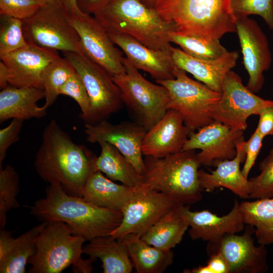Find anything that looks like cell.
<instances>
[{"mask_svg":"<svg viewBox=\"0 0 273 273\" xmlns=\"http://www.w3.org/2000/svg\"><path fill=\"white\" fill-rule=\"evenodd\" d=\"M257 115L259 119L256 130L263 138L273 134V105L262 108Z\"/></svg>","mask_w":273,"mask_h":273,"instance_id":"b9f144b4","label":"cell"},{"mask_svg":"<svg viewBox=\"0 0 273 273\" xmlns=\"http://www.w3.org/2000/svg\"><path fill=\"white\" fill-rule=\"evenodd\" d=\"M231 8L237 19L258 15L273 30V0H231Z\"/></svg>","mask_w":273,"mask_h":273,"instance_id":"8d00e7d4","label":"cell"},{"mask_svg":"<svg viewBox=\"0 0 273 273\" xmlns=\"http://www.w3.org/2000/svg\"><path fill=\"white\" fill-rule=\"evenodd\" d=\"M1 16L0 56L27 45L22 20L8 16Z\"/></svg>","mask_w":273,"mask_h":273,"instance_id":"e575fe53","label":"cell"},{"mask_svg":"<svg viewBox=\"0 0 273 273\" xmlns=\"http://www.w3.org/2000/svg\"><path fill=\"white\" fill-rule=\"evenodd\" d=\"M97 156L85 146L74 143L55 120L43 129L34 166L49 184H59L68 194L81 197L89 176L95 171Z\"/></svg>","mask_w":273,"mask_h":273,"instance_id":"6da1fadb","label":"cell"},{"mask_svg":"<svg viewBox=\"0 0 273 273\" xmlns=\"http://www.w3.org/2000/svg\"><path fill=\"white\" fill-rule=\"evenodd\" d=\"M177 207L154 224L141 238L148 244L164 250H171L178 244L189 226L177 211Z\"/></svg>","mask_w":273,"mask_h":273,"instance_id":"f546056e","label":"cell"},{"mask_svg":"<svg viewBox=\"0 0 273 273\" xmlns=\"http://www.w3.org/2000/svg\"><path fill=\"white\" fill-rule=\"evenodd\" d=\"M142 1L148 5L153 7V4L155 0H142Z\"/></svg>","mask_w":273,"mask_h":273,"instance_id":"c3c4849f","label":"cell"},{"mask_svg":"<svg viewBox=\"0 0 273 273\" xmlns=\"http://www.w3.org/2000/svg\"><path fill=\"white\" fill-rule=\"evenodd\" d=\"M191 132L181 115L168 110L163 117L148 129L143 140L144 156L162 158L181 151Z\"/></svg>","mask_w":273,"mask_h":273,"instance_id":"ffe728a7","label":"cell"},{"mask_svg":"<svg viewBox=\"0 0 273 273\" xmlns=\"http://www.w3.org/2000/svg\"><path fill=\"white\" fill-rule=\"evenodd\" d=\"M47 221L33 226L17 238L10 231H0V272L25 273L29 259L35 253L37 236Z\"/></svg>","mask_w":273,"mask_h":273,"instance_id":"cb8c5ba5","label":"cell"},{"mask_svg":"<svg viewBox=\"0 0 273 273\" xmlns=\"http://www.w3.org/2000/svg\"><path fill=\"white\" fill-rule=\"evenodd\" d=\"M45 97L43 88L33 86L18 87L9 84L0 92V123L10 119L23 121L42 118L47 110L37 102Z\"/></svg>","mask_w":273,"mask_h":273,"instance_id":"d4e9b609","label":"cell"},{"mask_svg":"<svg viewBox=\"0 0 273 273\" xmlns=\"http://www.w3.org/2000/svg\"><path fill=\"white\" fill-rule=\"evenodd\" d=\"M240 210L244 223L255 228L257 242L273 244V197L242 202Z\"/></svg>","mask_w":273,"mask_h":273,"instance_id":"4dcf8cb0","label":"cell"},{"mask_svg":"<svg viewBox=\"0 0 273 273\" xmlns=\"http://www.w3.org/2000/svg\"><path fill=\"white\" fill-rule=\"evenodd\" d=\"M83 238L74 235L64 222L52 220L40 232L36 240V251L30 258L29 273H60L70 265L77 273H90L92 259L81 257Z\"/></svg>","mask_w":273,"mask_h":273,"instance_id":"8992f818","label":"cell"},{"mask_svg":"<svg viewBox=\"0 0 273 273\" xmlns=\"http://www.w3.org/2000/svg\"><path fill=\"white\" fill-rule=\"evenodd\" d=\"M236 32L243 64L249 75L246 86L253 93H257L264 82L263 72L272 62L267 38L257 22L248 17L237 19Z\"/></svg>","mask_w":273,"mask_h":273,"instance_id":"2e32d148","label":"cell"},{"mask_svg":"<svg viewBox=\"0 0 273 273\" xmlns=\"http://www.w3.org/2000/svg\"><path fill=\"white\" fill-rule=\"evenodd\" d=\"M99 144L101 151L96 159V170L113 181H119L128 187H138L142 176L130 162L113 145L106 142Z\"/></svg>","mask_w":273,"mask_h":273,"instance_id":"f1b7e54d","label":"cell"},{"mask_svg":"<svg viewBox=\"0 0 273 273\" xmlns=\"http://www.w3.org/2000/svg\"><path fill=\"white\" fill-rule=\"evenodd\" d=\"M260 173L249 180L250 198L273 197V148L260 163Z\"/></svg>","mask_w":273,"mask_h":273,"instance_id":"d590c367","label":"cell"},{"mask_svg":"<svg viewBox=\"0 0 273 273\" xmlns=\"http://www.w3.org/2000/svg\"><path fill=\"white\" fill-rule=\"evenodd\" d=\"M28 207L30 214L41 221L64 222L74 235L88 241L110 235L122 218V212L101 207L82 197L68 194L58 184H50L45 197Z\"/></svg>","mask_w":273,"mask_h":273,"instance_id":"7a4b0ae2","label":"cell"},{"mask_svg":"<svg viewBox=\"0 0 273 273\" xmlns=\"http://www.w3.org/2000/svg\"><path fill=\"white\" fill-rule=\"evenodd\" d=\"M145 170L136 188L164 193L182 205L200 201L204 191L198 178L201 165L195 150L180 151L162 158L145 156Z\"/></svg>","mask_w":273,"mask_h":273,"instance_id":"277c9868","label":"cell"},{"mask_svg":"<svg viewBox=\"0 0 273 273\" xmlns=\"http://www.w3.org/2000/svg\"><path fill=\"white\" fill-rule=\"evenodd\" d=\"M81 77L87 90L90 109L83 120L95 124L118 111L122 103L121 93L112 76L83 53L63 52Z\"/></svg>","mask_w":273,"mask_h":273,"instance_id":"30bf717a","label":"cell"},{"mask_svg":"<svg viewBox=\"0 0 273 273\" xmlns=\"http://www.w3.org/2000/svg\"><path fill=\"white\" fill-rule=\"evenodd\" d=\"M111 0H77L79 10L84 14H95L104 8Z\"/></svg>","mask_w":273,"mask_h":273,"instance_id":"7bdbcfd3","label":"cell"},{"mask_svg":"<svg viewBox=\"0 0 273 273\" xmlns=\"http://www.w3.org/2000/svg\"><path fill=\"white\" fill-rule=\"evenodd\" d=\"M94 16L108 33L129 35L155 50L170 51V34L177 30L142 0H111Z\"/></svg>","mask_w":273,"mask_h":273,"instance_id":"3957f363","label":"cell"},{"mask_svg":"<svg viewBox=\"0 0 273 273\" xmlns=\"http://www.w3.org/2000/svg\"><path fill=\"white\" fill-rule=\"evenodd\" d=\"M83 247V252L94 262L99 258L104 273H130L133 268L123 242L110 235L90 240Z\"/></svg>","mask_w":273,"mask_h":273,"instance_id":"83f0119b","label":"cell"},{"mask_svg":"<svg viewBox=\"0 0 273 273\" xmlns=\"http://www.w3.org/2000/svg\"><path fill=\"white\" fill-rule=\"evenodd\" d=\"M243 131L213 121L191 133L181 151L200 149L197 156L201 165L215 166L218 162L236 156V144L244 139Z\"/></svg>","mask_w":273,"mask_h":273,"instance_id":"e0dca14e","label":"cell"},{"mask_svg":"<svg viewBox=\"0 0 273 273\" xmlns=\"http://www.w3.org/2000/svg\"><path fill=\"white\" fill-rule=\"evenodd\" d=\"M40 7H47L63 3V0H35Z\"/></svg>","mask_w":273,"mask_h":273,"instance_id":"7dc6e473","label":"cell"},{"mask_svg":"<svg viewBox=\"0 0 273 273\" xmlns=\"http://www.w3.org/2000/svg\"><path fill=\"white\" fill-rule=\"evenodd\" d=\"M177 209L188 222L190 227L189 235L192 240L213 241L225 235L237 234L244 229L240 203L237 200L231 211L222 216L208 210L192 211L187 205L180 204Z\"/></svg>","mask_w":273,"mask_h":273,"instance_id":"d6986e66","label":"cell"},{"mask_svg":"<svg viewBox=\"0 0 273 273\" xmlns=\"http://www.w3.org/2000/svg\"><path fill=\"white\" fill-rule=\"evenodd\" d=\"M59 94L72 98L81 110L80 117L83 120L90 109V102L85 85L76 71L74 72L61 87Z\"/></svg>","mask_w":273,"mask_h":273,"instance_id":"74e56055","label":"cell"},{"mask_svg":"<svg viewBox=\"0 0 273 273\" xmlns=\"http://www.w3.org/2000/svg\"><path fill=\"white\" fill-rule=\"evenodd\" d=\"M174 78L156 80L168 92L167 110L177 112L191 133L206 126L213 120L211 110L221 98V93L189 77L184 70L175 67Z\"/></svg>","mask_w":273,"mask_h":273,"instance_id":"52a82bcc","label":"cell"},{"mask_svg":"<svg viewBox=\"0 0 273 273\" xmlns=\"http://www.w3.org/2000/svg\"><path fill=\"white\" fill-rule=\"evenodd\" d=\"M171 52L176 67L190 73L212 90L220 93L225 76L236 66L239 58V53L235 51H228L213 59L195 58L173 47Z\"/></svg>","mask_w":273,"mask_h":273,"instance_id":"7402d4cb","label":"cell"},{"mask_svg":"<svg viewBox=\"0 0 273 273\" xmlns=\"http://www.w3.org/2000/svg\"><path fill=\"white\" fill-rule=\"evenodd\" d=\"M121 240L137 273H162L173 263L171 250L154 247L144 241L140 236L128 235Z\"/></svg>","mask_w":273,"mask_h":273,"instance_id":"4316f807","label":"cell"},{"mask_svg":"<svg viewBox=\"0 0 273 273\" xmlns=\"http://www.w3.org/2000/svg\"><path fill=\"white\" fill-rule=\"evenodd\" d=\"M147 130L140 124L123 122L117 124L106 119L95 124H85L86 141L90 143L106 142L114 146L143 175L145 170L142 144Z\"/></svg>","mask_w":273,"mask_h":273,"instance_id":"9a60e30c","label":"cell"},{"mask_svg":"<svg viewBox=\"0 0 273 273\" xmlns=\"http://www.w3.org/2000/svg\"><path fill=\"white\" fill-rule=\"evenodd\" d=\"M9 70L4 62H0V87L2 89L9 85L10 78Z\"/></svg>","mask_w":273,"mask_h":273,"instance_id":"f6af8a7d","label":"cell"},{"mask_svg":"<svg viewBox=\"0 0 273 273\" xmlns=\"http://www.w3.org/2000/svg\"><path fill=\"white\" fill-rule=\"evenodd\" d=\"M71 15L63 3L40 7L31 17L22 20L26 41L57 51L82 53Z\"/></svg>","mask_w":273,"mask_h":273,"instance_id":"9c48e42d","label":"cell"},{"mask_svg":"<svg viewBox=\"0 0 273 273\" xmlns=\"http://www.w3.org/2000/svg\"><path fill=\"white\" fill-rule=\"evenodd\" d=\"M244 142L243 139L237 143V154L233 159L218 162L216 169L211 173L199 170L198 178L204 191L210 193L217 188L222 187L242 198H250L249 180L240 169V164L245 161L246 158Z\"/></svg>","mask_w":273,"mask_h":273,"instance_id":"603a6c76","label":"cell"},{"mask_svg":"<svg viewBox=\"0 0 273 273\" xmlns=\"http://www.w3.org/2000/svg\"><path fill=\"white\" fill-rule=\"evenodd\" d=\"M179 205L164 193L135 188L134 194L122 210L120 224L110 235L117 239L128 235L141 237L157 221Z\"/></svg>","mask_w":273,"mask_h":273,"instance_id":"7c38bea8","label":"cell"},{"mask_svg":"<svg viewBox=\"0 0 273 273\" xmlns=\"http://www.w3.org/2000/svg\"><path fill=\"white\" fill-rule=\"evenodd\" d=\"M40 8L35 0H0V15L22 20L31 17Z\"/></svg>","mask_w":273,"mask_h":273,"instance_id":"f35d334b","label":"cell"},{"mask_svg":"<svg viewBox=\"0 0 273 273\" xmlns=\"http://www.w3.org/2000/svg\"><path fill=\"white\" fill-rule=\"evenodd\" d=\"M170 38L171 42L179 46L185 53L198 59H216L228 52L219 39L196 33L177 29L171 33Z\"/></svg>","mask_w":273,"mask_h":273,"instance_id":"1f68e13d","label":"cell"},{"mask_svg":"<svg viewBox=\"0 0 273 273\" xmlns=\"http://www.w3.org/2000/svg\"><path fill=\"white\" fill-rule=\"evenodd\" d=\"M231 0H155L153 7L178 30L220 39L236 32Z\"/></svg>","mask_w":273,"mask_h":273,"instance_id":"5b68a950","label":"cell"},{"mask_svg":"<svg viewBox=\"0 0 273 273\" xmlns=\"http://www.w3.org/2000/svg\"><path fill=\"white\" fill-rule=\"evenodd\" d=\"M70 21L80 38L82 53L104 68L111 76L125 72L122 53L108 33L90 15L71 14Z\"/></svg>","mask_w":273,"mask_h":273,"instance_id":"5bb4252c","label":"cell"},{"mask_svg":"<svg viewBox=\"0 0 273 273\" xmlns=\"http://www.w3.org/2000/svg\"><path fill=\"white\" fill-rule=\"evenodd\" d=\"M59 57L57 51L28 43L1 55L0 58L10 71L9 84L18 87L43 88L41 80L42 71Z\"/></svg>","mask_w":273,"mask_h":273,"instance_id":"ac0fdd59","label":"cell"},{"mask_svg":"<svg viewBox=\"0 0 273 273\" xmlns=\"http://www.w3.org/2000/svg\"><path fill=\"white\" fill-rule=\"evenodd\" d=\"M271 105L272 101L256 96L243 84L238 74L230 70L223 80L221 98L211 109V117L213 121L244 131L249 116Z\"/></svg>","mask_w":273,"mask_h":273,"instance_id":"8fae6325","label":"cell"},{"mask_svg":"<svg viewBox=\"0 0 273 273\" xmlns=\"http://www.w3.org/2000/svg\"><path fill=\"white\" fill-rule=\"evenodd\" d=\"M108 34L113 43L123 51L126 58L138 70L149 73L156 80L174 78V70L176 66L171 50L150 49L128 35Z\"/></svg>","mask_w":273,"mask_h":273,"instance_id":"44dd1931","label":"cell"},{"mask_svg":"<svg viewBox=\"0 0 273 273\" xmlns=\"http://www.w3.org/2000/svg\"><path fill=\"white\" fill-rule=\"evenodd\" d=\"M76 71L70 61L60 57L51 62L41 75V83L45 94V103L42 107L47 110L56 101L61 87Z\"/></svg>","mask_w":273,"mask_h":273,"instance_id":"d6a6232c","label":"cell"},{"mask_svg":"<svg viewBox=\"0 0 273 273\" xmlns=\"http://www.w3.org/2000/svg\"><path fill=\"white\" fill-rule=\"evenodd\" d=\"M254 233V227L248 225L242 235L226 234L209 241L207 254H220L228 263L229 273L265 272L268 269L267 251L265 245H255L252 237Z\"/></svg>","mask_w":273,"mask_h":273,"instance_id":"4fadbf2b","label":"cell"},{"mask_svg":"<svg viewBox=\"0 0 273 273\" xmlns=\"http://www.w3.org/2000/svg\"><path fill=\"white\" fill-rule=\"evenodd\" d=\"M263 138L255 129L249 139L244 142L246 158L242 172L246 178L259 154Z\"/></svg>","mask_w":273,"mask_h":273,"instance_id":"60d3db41","label":"cell"},{"mask_svg":"<svg viewBox=\"0 0 273 273\" xmlns=\"http://www.w3.org/2000/svg\"><path fill=\"white\" fill-rule=\"evenodd\" d=\"M19 191V177L11 165L0 168V228H5L7 213L13 208L19 207L17 196Z\"/></svg>","mask_w":273,"mask_h":273,"instance_id":"836d02e7","label":"cell"},{"mask_svg":"<svg viewBox=\"0 0 273 273\" xmlns=\"http://www.w3.org/2000/svg\"><path fill=\"white\" fill-rule=\"evenodd\" d=\"M135 190V188L116 184L97 170L85 183L81 197L98 206L122 212Z\"/></svg>","mask_w":273,"mask_h":273,"instance_id":"484cf974","label":"cell"},{"mask_svg":"<svg viewBox=\"0 0 273 273\" xmlns=\"http://www.w3.org/2000/svg\"><path fill=\"white\" fill-rule=\"evenodd\" d=\"M123 63L125 72L112 78L119 88L122 102L148 130L168 110V92L163 85L146 79L126 58Z\"/></svg>","mask_w":273,"mask_h":273,"instance_id":"ba28073f","label":"cell"},{"mask_svg":"<svg viewBox=\"0 0 273 273\" xmlns=\"http://www.w3.org/2000/svg\"><path fill=\"white\" fill-rule=\"evenodd\" d=\"M63 3L72 14L77 16L84 14L78 8L77 0H63Z\"/></svg>","mask_w":273,"mask_h":273,"instance_id":"bcb514c9","label":"cell"},{"mask_svg":"<svg viewBox=\"0 0 273 273\" xmlns=\"http://www.w3.org/2000/svg\"><path fill=\"white\" fill-rule=\"evenodd\" d=\"M23 121L12 119L7 126L0 129V168L2 167L9 148L19 141Z\"/></svg>","mask_w":273,"mask_h":273,"instance_id":"ab89813d","label":"cell"},{"mask_svg":"<svg viewBox=\"0 0 273 273\" xmlns=\"http://www.w3.org/2000/svg\"><path fill=\"white\" fill-rule=\"evenodd\" d=\"M209 256L206 265L211 273H229L228 263L220 254L215 253Z\"/></svg>","mask_w":273,"mask_h":273,"instance_id":"ee69618b","label":"cell"}]
</instances>
